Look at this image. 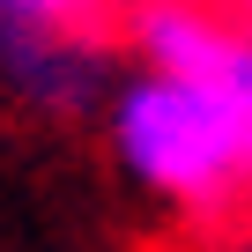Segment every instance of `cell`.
Returning a JSON list of instances; mask_svg holds the SVG:
<instances>
[{
    "instance_id": "cell-2",
    "label": "cell",
    "mask_w": 252,
    "mask_h": 252,
    "mask_svg": "<svg viewBox=\"0 0 252 252\" xmlns=\"http://www.w3.org/2000/svg\"><path fill=\"white\" fill-rule=\"evenodd\" d=\"M0 23H15V30H52V37H82V45H96L111 23H126V0H0Z\"/></svg>"
},
{
    "instance_id": "cell-1",
    "label": "cell",
    "mask_w": 252,
    "mask_h": 252,
    "mask_svg": "<svg viewBox=\"0 0 252 252\" xmlns=\"http://www.w3.org/2000/svg\"><path fill=\"white\" fill-rule=\"evenodd\" d=\"M0 67H8V82H15L30 104L74 111V104L96 89L104 45H82V37H52V30H15V23H0Z\"/></svg>"
},
{
    "instance_id": "cell-3",
    "label": "cell",
    "mask_w": 252,
    "mask_h": 252,
    "mask_svg": "<svg viewBox=\"0 0 252 252\" xmlns=\"http://www.w3.org/2000/svg\"><path fill=\"white\" fill-rule=\"evenodd\" d=\"M237 23H245V30H252V0H237Z\"/></svg>"
}]
</instances>
